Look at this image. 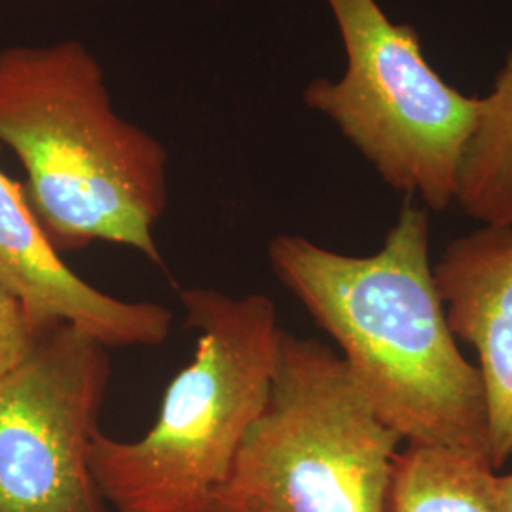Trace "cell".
<instances>
[{"mask_svg":"<svg viewBox=\"0 0 512 512\" xmlns=\"http://www.w3.org/2000/svg\"><path fill=\"white\" fill-rule=\"evenodd\" d=\"M42 330L0 275V376L33 351Z\"/></svg>","mask_w":512,"mask_h":512,"instance_id":"cell-11","label":"cell"},{"mask_svg":"<svg viewBox=\"0 0 512 512\" xmlns=\"http://www.w3.org/2000/svg\"><path fill=\"white\" fill-rule=\"evenodd\" d=\"M401 442L338 353L281 329L268 401L207 512H387Z\"/></svg>","mask_w":512,"mask_h":512,"instance_id":"cell-4","label":"cell"},{"mask_svg":"<svg viewBox=\"0 0 512 512\" xmlns=\"http://www.w3.org/2000/svg\"><path fill=\"white\" fill-rule=\"evenodd\" d=\"M0 275L40 329L71 323L107 348L158 346L171 330V311L131 302L93 287L61 260L40 230L21 184L0 169Z\"/></svg>","mask_w":512,"mask_h":512,"instance_id":"cell-7","label":"cell"},{"mask_svg":"<svg viewBox=\"0 0 512 512\" xmlns=\"http://www.w3.org/2000/svg\"><path fill=\"white\" fill-rule=\"evenodd\" d=\"M348 69L315 78L306 105L323 112L385 183L433 211L458 200L459 165L478 99L442 80L412 25L393 23L378 0H327Z\"/></svg>","mask_w":512,"mask_h":512,"instance_id":"cell-5","label":"cell"},{"mask_svg":"<svg viewBox=\"0 0 512 512\" xmlns=\"http://www.w3.org/2000/svg\"><path fill=\"white\" fill-rule=\"evenodd\" d=\"M433 279L452 334L476 349L499 471L512 458V228L484 224L454 239Z\"/></svg>","mask_w":512,"mask_h":512,"instance_id":"cell-8","label":"cell"},{"mask_svg":"<svg viewBox=\"0 0 512 512\" xmlns=\"http://www.w3.org/2000/svg\"><path fill=\"white\" fill-rule=\"evenodd\" d=\"M495 473L478 454L408 444L395 458L387 512H503Z\"/></svg>","mask_w":512,"mask_h":512,"instance_id":"cell-9","label":"cell"},{"mask_svg":"<svg viewBox=\"0 0 512 512\" xmlns=\"http://www.w3.org/2000/svg\"><path fill=\"white\" fill-rule=\"evenodd\" d=\"M268 258L275 277L342 349L353 384L387 427L408 444L490 461L484 384L448 327L425 209L406 203L374 255H340L283 234Z\"/></svg>","mask_w":512,"mask_h":512,"instance_id":"cell-1","label":"cell"},{"mask_svg":"<svg viewBox=\"0 0 512 512\" xmlns=\"http://www.w3.org/2000/svg\"><path fill=\"white\" fill-rule=\"evenodd\" d=\"M194 357L165 389L158 418L137 440L97 433L93 482L114 512H207L239 446L268 401L279 330L264 294L181 291Z\"/></svg>","mask_w":512,"mask_h":512,"instance_id":"cell-3","label":"cell"},{"mask_svg":"<svg viewBox=\"0 0 512 512\" xmlns=\"http://www.w3.org/2000/svg\"><path fill=\"white\" fill-rule=\"evenodd\" d=\"M456 202L482 224L512 228V52L492 93L478 99L475 129L459 165Z\"/></svg>","mask_w":512,"mask_h":512,"instance_id":"cell-10","label":"cell"},{"mask_svg":"<svg viewBox=\"0 0 512 512\" xmlns=\"http://www.w3.org/2000/svg\"><path fill=\"white\" fill-rule=\"evenodd\" d=\"M0 145L57 253L116 243L164 268L154 226L167 207V150L120 116L97 57L74 38L0 50Z\"/></svg>","mask_w":512,"mask_h":512,"instance_id":"cell-2","label":"cell"},{"mask_svg":"<svg viewBox=\"0 0 512 512\" xmlns=\"http://www.w3.org/2000/svg\"><path fill=\"white\" fill-rule=\"evenodd\" d=\"M109 349L55 323L0 376V512H107L90 446L112 374Z\"/></svg>","mask_w":512,"mask_h":512,"instance_id":"cell-6","label":"cell"},{"mask_svg":"<svg viewBox=\"0 0 512 512\" xmlns=\"http://www.w3.org/2000/svg\"><path fill=\"white\" fill-rule=\"evenodd\" d=\"M495 495L503 512H512V473L497 475L494 478Z\"/></svg>","mask_w":512,"mask_h":512,"instance_id":"cell-12","label":"cell"}]
</instances>
